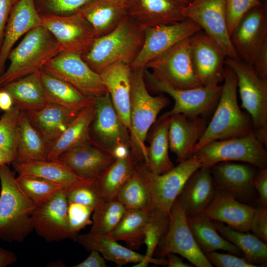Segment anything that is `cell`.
<instances>
[{
    "label": "cell",
    "mask_w": 267,
    "mask_h": 267,
    "mask_svg": "<svg viewBox=\"0 0 267 267\" xmlns=\"http://www.w3.org/2000/svg\"><path fill=\"white\" fill-rule=\"evenodd\" d=\"M144 40V30L127 14L113 30L95 38L82 57L98 74L115 63L131 65L141 49Z\"/></svg>",
    "instance_id": "1"
},
{
    "label": "cell",
    "mask_w": 267,
    "mask_h": 267,
    "mask_svg": "<svg viewBox=\"0 0 267 267\" xmlns=\"http://www.w3.org/2000/svg\"><path fill=\"white\" fill-rule=\"evenodd\" d=\"M145 69V68H144ZM144 69H132L131 98L129 130L131 156L136 166L147 160L145 140L160 111L169 103L164 95L153 96L148 91Z\"/></svg>",
    "instance_id": "2"
},
{
    "label": "cell",
    "mask_w": 267,
    "mask_h": 267,
    "mask_svg": "<svg viewBox=\"0 0 267 267\" xmlns=\"http://www.w3.org/2000/svg\"><path fill=\"white\" fill-rule=\"evenodd\" d=\"M0 239L22 242L33 231L37 206L21 189L8 165H0Z\"/></svg>",
    "instance_id": "3"
},
{
    "label": "cell",
    "mask_w": 267,
    "mask_h": 267,
    "mask_svg": "<svg viewBox=\"0 0 267 267\" xmlns=\"http://www.w3.org/2000/svg\"><path fill=\"white\" fill-rule=\"evenodd\" d=\"M223 81L214 115L196 144L194 151L213 141L244 136L253 133L251 117L243 112L238 105L236 76L226 65Z\"/></svg>",
    "instance_id": "4"
},
{
    "label": "cell",
    "mask_w": 267,
    "mask_h": 267,
    "mask_svg": "<svg viewBox=\"0 0 267 267\" xmlns=\"http://www.w3.org/2000/svg\"><path fill=\"white\" fill-rule=\"evenodd\" d=\"M59 52L56 40L45 28H33L9 53V64L0 76V87L41 71Z\"/></svg>",
    "instance_id": "5"
},
{
    "label": "cell",
    "mask_w": 267,
    "mask_h": 267,
    "mask_svg": "<svg viewBox=\"0 0 267 267\" xmlns=\"http://www.w3.org/2000/svg\"><path fill=\"white\" fill-rule=\"evenodd\" d=\"M200 167L199 161L195 156L179 162L171 170L161 175L150 172L144 165L136 166L149 191V214L170 221L172 207L184 184Z\"/></svg>",
    "instance_id": "6"
},
{
    "label": "cell",
    "mask_w": 267,
    "mask_h": 267,
    "mask_svg": "<svg viewBox=\"0 0 267 267\" xmlns=\"http://www.w3.org/2000/svg\"><path fill=\"white\" fill-rule=\"evenodd\" d=\"M225 65L235 74L241 107L252 120L253 132L267 147V80L260 78L252 65L241 59L226 57Z\"/></svg>",
    "instance_id": "7"
},
{
    "label": "cell",
    "mask_w": 267,
    "mask_h": 267,
    "mask_svg": "<svg viewBox=\"0 0 267 267\" xmlns=\"http://www.w3.org/2000/svg\"><path fill=\"white\" fill-rule=\"evenodd\" d=\"M267 148L253 132L246 136L211 141L194 151L201 166L221 162H241L259 169L267 168Z\"/></svg>",
    "instance_id": "8"
},
{
    "label": "cell",
    "mask_w": 267,
    "mask_h": 267,
    "mask_svg": "<svg viewBox=\"0 0 267 267\" xmlns=\"http://www.w3.org/2000/svg\"><path fill=\"white\" fill-rule=\"evenodd\" d=\"M158 80L178 89H189L202 86L193 69L189 38L162 52L146 65Z\"/></svg>",
    "instance_id": "9"
},
{
    "label": "cell",
    "mask_w": 267,
    "mask_h": 267,
    "mask_svg": "<svg viewBox=\"0 0 267 267\" xmlns=\"http://www.w3.org/2000/svg\"><path fill=\"white\" fill-rule=\"evenodd\" d=\"M155 253L161 259L170 253L178 254L197 267L213 266L197 244L188 226L186 215L177 199L171 210L167 231Z\"/></svg>",
    "instance_id": "10"
},
{
    "label": "cell",
    "mask_w": 267,
    "mask_h": 267,
    "mask_svg": "<svg viewBox=\"0 0 267 267\" xmlns=\"http://www.w3.org/2000/svg\"><path fill=\"white\" fill-rule=\"evenodd\" d=\"M144 78L151 89L166 93L174 100L175 104L168 115L182 113L192 116L205 115L215 110L220 97L222 85L202 86L189 89L173 88L155 78L147 69Z\"/></svg>",
    "instance_id": "11"
},
{
    "label": "cell",
    "mask_w": 267,
    "mask_h": 267,
    "mask_svg": "<svg viewBox=\"0 0 267 267\" xmlns=\"http://www.w3.org/2000/svg\"><path fill=\"white\" fill-rule=\"evenodd\" d=\"M42 70L93 98L107 91L99 74L90 68L80 53L59 52L45 63Z\"/></svg>",
    "instance_id": "12"
},
{
    "label": "cell",
    "mask_w": 267,
    "mask_h": 267,
    "mask_svg": "<svg viewBox=\"0 0 267 267\" xmlns=\"http://www.w3.org/2000/svg\"><path fill=\"white\" fill-rule=\"evenodd\" d=\"M226 0H193L182 9L185 19L196 23L223 49L226 57L239 59L230 39Z\"/></svg>",
    "instance_id": "13"
},
{
    "label": "cell",
    "mask_w": 267,
    "mask_h": 267,
    "mask_svg": "<svg viewBox=\"0 0 267 267\" xmlns=\"http://www.w3.org/2000/svg\"><path fill=\"white\" fill-rule=\"evenodd\" d=\"M41 16V25L56 40L60 52H86L95 37L93 29L80 12L66 15L52 14Z\"/></svg>",
    "instance_id": "14"
},
{
    "label": "cell",
    "mask_w": 267,
    "mask_h": 267,
    "mask_svg": "<svg viewBox=\"0 0 267 267\" xmlns=\"http://www.w3.org/2000/svg\"><path fill=\"white\" fill-rule=\"evenodd\" d=\"M68 206L67 192L62 188L37 207L32 216L33 230L48 242L76 240L78 235L70 229L68 223Z\"/></svg>",
    "instance_id": "15"
},
{
    "label": "cell",
    "mask_w": 267,
    "mask_h": 267,
    "mask_svg": "<svg viewBox=\"0 0 267 267\" xmlns=\"http://www.w3.org/2000/svg\"><path fill=\"white\" fill-rule=\"evenodd\" d=\"M200 30L196 23L189 19L145 29L143 45L131 64V68L144 69L150 60Z\"/></svg>",
    "instance_id": "16"
},
{
    "label": "cell",
    "mask_w": 267,
    "mask_h": 267,
    "mask_svg": "<svg viewBox=\"0 0 267 267\" xmlns=\"http://www.w3.org/2000/svg\"><path fill=\"white\" fill-rule=\"evenodd\" d=\"M189 49L195 73L202 86L218 85L224 78L226 54L202 30L189 38Z\"/></svg>",
    "instance_id": "17"
},
{
    "label": "cell",
    "mask_w": 267,
    "mask_h": 267,
    "mask_svg": "<svg viewBox=\"0 0 267 267\" xmlns=\"http://www.w3.org/2000/svg\"><path fill=\"white\" fill-rule=\"evenodd\" d=\"M230 39L240 59L253 65L267 43V5L255 7L247 12L233 29Z\"/></svg>",
    "instance_id": "18"
},
{
    "label": "cell",
    "mask_w": 267,
    "mask_h": 267,
    "mask_svg": "<svg viewBox=\"0 0 267 267\" xmlns=\"http://www.w3.org/2000/svg\"><path fill=\"white\" fill-rule=\"evenodd\" d=\"M95 115L90 129L95 143L111 153L116 146L130 148L128 129L119 118L108 91L94 98Z\"/></svg>",
    "instance_id": "19"
},
{
    "label": "cell",
    "mask_w": 267,
    "mask_h": 267,
    "mask_svg": "<svg viewBox=\"0 0 267 267\" xmlns=\"http://www.w3.org/2000/svg\"><path fill=\"white\" fill-rule=\"evenodd\" d=\"M254 166L231 161L218 163L211 167L216 189L228 193L239 201L251 203L255 195L253 184L257 171Z\"/></svg>",
    "instance_id": "20"
},
{
    "label": "cell",
    "mask_w": 267,
    "mask_h": 267,
    "mask_svg": "<svg viewBox=\"0 0 267 267\" xmlns=\"http://www.w3.org/2000/svg\"><path fill=\"white\" fill-rule=\"evenodd\" d=\"M207 123L201 116L182 113L170 116L168 130L169 149L177 161H184L193 156L194 148L204 134Z\"/></svg>",
    "instance_id": "21"
},
{
    "label": "cell",
    "mask_w": 267,
    "mask_h": 267,
    "mask_svg": "<svg viewBox=\"0 0 267 267\" xmlns=\"http://www.w3.org/2000/svg\"><path fill=\"white\" fill-rule=\"evenodd\" d=\"M58 159L64 162L79 176L95 179L116 160L110 152L90 138L64 152Z\"/></svg>",
    "instance_id": "22"
},
{
    "label": "cell",
    "mask_w": 267,
    "mask_h": 267,
    "mask_svg": "<svg viewBox=\"0 0 267 267\" xmlns=\"http://www.w3.org/2000/svg\"><path fill=\"white\" fill-rule=\"evenodd\" d=\"M41 16L34 0H18L7 20L0 47V76L9 53L17 41L33 28L41 25Z\"/></svg>",
    "instance_id": "23"
},
{
    "label": "cell",
    "mask_w": 267,
    "mask_h": 267,
    "mask_svg": "<svg viewBox=\"0 0 267 267\" xmlns=\"http://www.w3.org/2000/svg\"><path fill=\"white\" fill-rule=\"evenodd\" d=\"M254 208L230 194L216 189L213 198L201 215L235 230L248 232Z\"/></svg>",
    "instance_id": "24"
},
{
    "label": "cell",
    "mask_w": 267,
    "mask_h": 267,
    "mask_svg": "<svg viewBox=\"0 0 267 267\" xmlns=\"http://www.w3.org/2000/svg\"><path fill=\"white\" fill-rule=\"evenodd\" d=\"M183 6L173 0H129L127 14L144 30L185 19Z\"/></svg>",
    "instance_id": "25"
},
{
    "label": "cell",
    "mask_w": 267,
    "mask_h": 267,
    "mask_svg": "<svg viewBox=\"0 0 267 267\" xmlns=\"http://www.w3.org/2000/svg\"><path fill=\"white\" fill-rule=\"evenodd\" d=\"M132 71L130 65L117 63L107 67L99 74L119 118L129 131Z\"/></svg>",
    "instance_id": "26"
},
{
    "label": "cell",
    "mask_w": 267,
    "mask_h": 267,
    "mask_svg": "<svg viewBox=\"0 0 267 267\" xmlns=\"http://www.w3.org/2000/svg\"><path fill=\"white\" fill-rule=\"evenodd\" d=\"M216 190L211 168L201 166L187 179L177 199L186 216L201 215Z\"/></svg>",
    "instance_id": "27"
},
{
    "label": "cell",
    "mask_w": 267,
    "mask_h": 267,
    "mask_svg": "<svg viewBox=\"0 0 267 267\" xmlns=\"http://www.w3.org/2000/svg\"><path fill=\"white\" fill-rule=\"evenodd\" d=\"M76 241L86 249L98 252L105 260L119 266L140 261L159 265L167 264V260L148 258L121 245L118 241L107 235H95L89 232L78 235Z\"/></svg>",
    "instance_id": "28"
},
{
    "label": "cell",
    "mask_w": 267,
    "mask_h": 267,
    "mask_svg": "<svg viewBox=\"0 0 267 267\" xmlns=\"http://www.w3.org/2000/svg\"><path fill=\"white\" fill-rule=\"evenodd\" d=\"M12 164L19 175L45 179L59 185L67 193L92 179L79 176L64 162L59 159Z\"/></svg>",
    "instance_id": "29"
},
{
    "label": "cell",
    "mask_w": 267,
    "mask_h": 267,
    "mask_svg": "<svg viewBox=\"0 0 267 267\" xmlns=\"http://www.w3.org/2000/svg\"><path fill=\"white\" fill-rule=\"evenodd\" d=\"M25 112L48 150L79 113L53 103H47L38 110Z\"/></svg>",
    "instance_id": "30"
},
{
    "label": "cell",
    "mask_w": 267,
    "mask_h": 267,
    "mask_svg": "<svg viewBox=\"0 0 267 267\" xmlns=\"http://www.w3.org/2000/svg\"><path fill=\"white\" fill-rule=\"evenodd\" d=\"M48 147L40 134L20 111L16 132L15 159L13 163H26L47 160Z\"/></svg>",
    "instance_id": "31"
},
{
    "label": "cell",
    "mask_w": 267,
    "mask_h": 267,
    "mask_svg": "<svg viewBox=\"0 0 267 267\" xmlns=\"http://www.w3.org/2000/svg\"><path fill=\"white\" fill-rule=\"evenodd\" d=\"M79 12L97 38L108 34L117 26L127 14L126 2L120 0H92Z\"/></svg>",
    "instance_id": "32"
},
{
    "label": "cell",
    "mask_w": 267,
    "mask_h": 267,
    "mask_svg": "<svg viewBox=\"0 0 267 267\" xmlns=\"http://www.w3.org/2000/svg\"><path fill=\"white\" fill-rule=\"evenodd\" d=\"M169 122L170 116L165 113L155 121L150 132L147 160L144 166L154 174L166 173L175 167L169 155Z\"/></svg>",
    "instance_id": "33"
},
{
    "label": "cell",
    "mask_w": 267,
    "mask_h": 267,
    "mask_svg": "<svg viewBox=\"0 0 267 267\" xmlns=\"http://www.w3.org/2000/svg\"><path fill=\"white\" fill-rule=\"evenodd\" d=\"M40 75L47 103L59 105L76 112L94 103V98L85 95L70 84L42 70Z\"/></svg>",
    "instance_id": "34"
},
{
    "label": "cell",
    "mask_w": 267,
    "mask_h": 267,
    "mask_svg": "<svg viewBox=\"0 0 267 267\" xmlns=\"http://www.w3.org/2000/svg\"><path fill=\"white\" fill-rule=\"evenodd\" d=\"M94 115V103L81 110L51 145L47 160L58 159L64 152L89 139Z\"/></svg>",
    "instance_id": "35"
},
{
    "label": "cell",
    "mask_w": 267,
    "mask_h": 267,
    "mask_svg": "<svg viewBox=\"0 0 267 267\" xmlns=\"http://www.w3.org/2000/svg\"><path fill=\"white\" fill-rule=\"evenodd\" d=\"M40 71L9 83L0 88L10 94L14 105L22 111L38 110L47 104Z\"/></svg>",
    "instance_id": "36"
},
{
    "label": "cell",
    "mask_w": 267,
    "mask_h": 267,
    "mask_svg": "<svg viewBox=\"0 0 267 267\" xmlns=\"http://www.w3.org/2000/svg\"><path fill=\"white\" fill-rule=\"evenodd\" d=\"M186 218L197 244L205 254L223 250L238 256H243L237 247L220 234L212 220L202 215L188 216Z\"/></svg>",
    "instance_id": "37"
},
{
    "label": "cell",
    "mask_w": 267,
    "mask_h": 267,
    "mask_svg": "<svg viewBox=\"0 0 267 267\" xmlns=\"http://www.w3.org/2000/svg\"><path fill=\"white\" fill-rule=\"evenodd\" d=\"M218 232L237 247L250 263L267 265V244L256 235L248 232L235 230L222 222L213 221Z\"/></svg>",
    "instance_id": "38"
},
{
    "label": "cell",
    "mask_w": 267,
    "mask_h": 267,
    "mask_svg": "<svg viewBox=\"0 0 267 267\" xmlns=\"http://www.w3.org/2000/svg\"><path fill=\"white\" fill-rule=\"evenodd\" d=\"M149 219L147 210H126L118 224L106 235L118 241L126 242L132 248H138L144 243Z\"/></svg>",
    "instance_id": "39"
},
{
    "label": "cell",
    "mask_w": 267,
    "mask_h": 267,
    "mask_svg": "<svg viewBox=\"0 0 267 267\" xmlns=\"http://www.w3.org/2000/svg\"><path fill=\"white\" fill-rule=\"evenodd\" d=\"M135 165L131 156L116 159L95 179L96 185L104 200L117 199L120 190L134 174Z\"/></svg>",
    "instance_id": "40"
},
{
    "label": "cell",
    "mask_w": 267,
    "mask_h": 267,
    "mask_svg": "<svg viewBox=\"0 0 267 267\" xmlns=\"http://www.w3.org/2000/svg\"><path fill=\"white\" fill-rule=\"evenodd\" d=\"M117 199L125 206L126 210H148L150 202L149 191L136 166L134 174L120 190Z\"/></svg>",
    "instance_id": "41"
},
{
    "label": "cell",
    "mask_w": 267,
    "mask_h": 267,
    "mask_svg": "<svg viewBox=\"0 0 267 267\" xmlns=\"http://www.w3.org/2000/svg\"><path fill=\"white\" fill-rule=\"evenodd\" d=\"M126 210L117 199L104 200L93 210L92 227L89 233L106 235L118 224Z\"/></svg>",
    "instance_id": "42"
},
{
    "label": "cell",
    "mask_w": 267,
    "mask_h": 267,
    "mask_svg": "<svg viewBox=\"0 0 267 267\" xmlns=\"http://www.w3.org/2000/svg\"><path fill=\"white\" fill-rule=\"evenodd\" d=\"M16 179L21 189L37 206L46 202L62 188L58 184L37 177L19 175Z\"/></svg>",
    "instance_id": "43"
},
{
    "label": "cell",
    "mask_w": 267,
    "mask_h": 267,
    "mask_svg": "<svg viewBox=\"0 0 267 267\" xmlns=\"http://www.w3.org/2000/svg\"><path fill=\"white\" fill-rule=\"evenodd\" d=\"M92 0H34L41 15L66 16L79 12Z\"/></svg>",
    "instance_id": "44"
},
{
    "label": "cell",
    "mask_w": 267,
    "mask_h": 267,
    "mask_svg": "<svg viewBox=\"0 0 267 267\" xmlns=\"http://www.w3.org/2000/svg\"><path fill=\"white\" fill-rule=\"evenodd\" d=\"M21 110L13 105L0 118V146L14 154L16 132Z\"/></svg>",
    "instance_id": "45"
},
{
    "label": "cell",
    "mask_w": 267,
    "mask_h": 267,
    "mask_svg": "<svg viewBox=\"0 0 267 267\" xmlns=\"http://www.w3.org/2000/svg\"><path fill=\"white\" fill-rule=\"evenodd\" d=\"M68 203L81 204L94 209L104 200L92 179L67 193Z\"/></svg>",
    "instance_id": "46"
},
{
    "label": "cell",
    "mask_w": 267,
    "mask_h": 267,
    "mask_svg": "<svg viewBox=\"0 0 267 267\" xmlns=\"http://www.w3.org/2000/svg\"><path fill=\"white\" fill-rule=\"evenodd\" d=\"M262 4L260 0H226L225 13L229 35L247 12Z\"/></svg>",
    "instance_id": "47"
},
{
    "label": "cell",
    "mask_w": 267,
    "mask_h": 267,
    "mask_svg": "<svg viewBox=\"0 0 267 267\" xmlns=\"http://www.w3.org/2000/svg\"><path fill=\"white\" fill-rule=\"evenodd\" d=\"M93 211L92 208L87 206L76 203H68L67 214L70 229L78 234L87 226L92 224L90 216Z\"/></svg>",
    "instance_id": "48"
},
{
    "label": "cell",
    "mask_w": 267,
    "mask_h": 267,
    "mask_svg": "<svg viewBox=\"0 0 267 267\" xmlns=\"http://www.w3.org/2000/svg\"><path fill=\"white\" fill-rule=\"evenodd\" d=\"M212 264L217 267H258L249 262L244 257L228 253H221L212 251L205 254Z\"/></svg>",
    "instance_id": "49"
},
{
    "label": "cell",
    "mask_w": 267,
    "mask_h": 267,
    "mask_svg": "<svg viewBox=\"0 0 267 267\" xmlns=\"http://www.w3.org/2000/svg\"><path fill=\"white\" fill-rule=\"evenodd\" d=\"M250 230L257 237L267 242V207L260 205L254 208Z\"/></svg>",
    "instance_id": "50"
},
{
    "label": "cell",
    "mask_w": 267,
    "mask_h": 267,
    "mask_svg": "<svg viewBox=\"0 0 267 267\" xmlns=\"http://www.w3.org/2000/svg\"><path fill=\"white\" fill-rule=\"evenodd\" d=\"M259 169L254 178L253 184L259 195L260 205L267 207V168Z\"/></svg>",
    "instance_id": "51"
},
{
    "label": "cell",
    "mask_w": 267,
    "mask_h": 267,
    "mask_svg": "<svg viewBox=\"0 0 267 267\" xmlns=\"http://www.w3.org/2000/svg\"><path fill=\"white\" fill-rule=\"evenodd\" d=\"M252 66L260 78L267 80V43L259 51Z\"/></svg>",
    "instance_id": "52"
},
{
    "label": "cell",
    "mask_w": 267,
    "mask_h": 267,
    "mask_svg": "<svg viewBox=\"0 0 267 267\" xmlns=\"http://www.w3.org/2000/svg\"><path fill=\"white\" fill-rule=\"evenodd\" d=\"M18 0H0V47L10 14Z\"/></svg>",
    "instance_id": "53"
},
{
    "label": "cell",
    "mask_w": 267,
    "mask_h": 267,
    "mask_svg": "<svg viewBox=\"0 0 267 267\" xmlns=\"http://www.w3.org/2000/svg\"><path fill=\"white\" fill-rule=\"evenodd\" d=\"M74 267H106L105 259L100 254L94 250H90L89 255L82 262Z\"/></svg>",
    "instance_id": "54"
},
{
    "label": "cell",
    "mask_w": 267,
    "mask_h": 267,
    "mask_svg": "<svg viewBox=\"0 0 267 267\" xmlns=\"http://www.w3.org/2000/svg\"><path fill=\"white\" fill-rule=\"evenodd\" d=\"M17 260L13 252L0 246V267H6L14 264Z\"/></svg>",
    "instance_id": "55"
},
{
    "label": "cell",
    "mask_w": 267,
    "mask_h": 267,
    "mask_svg": "<svg viewBox=\"0 0 267 267\" xmlns=\"http://www.w3.org/2000/svg\"><path fill=\"white\" fill-rule=\"evenodd\" d=\"M13 101L10 94L2 89H0V109L6 111L13 106Z\"/></svg>",
    "instance_id": "56"
},
{
    "label": "cell",
    "mask_w": 267,
    "mask_h": 267,
    "mask_svg": "<svg viewBox=\"0 0 267 267\" xmlns=\"http://www.w3.org/2000/svg\"><path fill=\"white\" fill-rule=\"evenodd\" d=\"M166 257H167V266L169 267H191L190 264L184 263L182 259L176 254L170 253Z\"/></svg>",
    "instance_id": "57"
},
{
    "label": "cell",
    "mask_w": 267,
    "mask_h": 267,
    "mask_svg": "<svg viewBox=\"0 0 267 267\" xmlns=\"http://www.w3.org/2000/svg\"><path fill=\"white\" fill-rule=\"evenodd\" d=\"M14 159L15 156L13 152L0 146V165L13 163Z\"/></svg>",
    "instance_id": "58"
},
{
    "label": "cell",
    "mask_w": 267,
    "mask_h": 267,
    "mask_svg": "<svg viewBox=\"0 0 267 267\" xmlns=\"http://www.w3.org/2000/svg\"><path fill=\"white\" fill-rule=\"evenodd\" d=\"M183 7L187 5L193 0H173Z\"/></svg>",
    "instance_id": "59"
},
{
    "label": "cell",
    "mask_w": 267,
    "mask_h": 267,
    "mask_svg": "<svg viewBox=\"0 0 267 267\" xmlns=\"http://www.w3.org/2000/svg\"><path fill=\"white\" fill-rule=\"evenodd\" d=\"M149 263L146 261H140L137 262L133 267H146L148 266Z\"/></svg>",
    "instance_id": "60"
},
{
    "label": "cell",
    "mask_w": 267,
    "mask_h": 267,
    "mask_svg": "<svg viewBox=\"0 0 267 267\" xmlns=\"http://www.w3.org/2000/svg\"><path fill=\"white\" fill-rule=\"evenodd\" d=\"M262 3H263L265 5H267V0H260Z\"/></svg>",
    "instance_id": "61"
},
{
    "label": "cell",
    "mask_w": 267,
    "mask_h": 267,
    "mask_svg": "<svg viewBox=\"0 0 267 267\" xmlns=\"http://www.w3.org/2000/svg\"><path fill=\"white\" fill-rule=\"evenodd\" d=\"M122 0V1H123L125 2H126L129 0Z\"/></svg>",
    "instance_id": "62"
}]
</instances>
